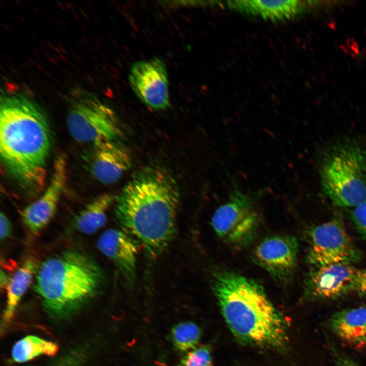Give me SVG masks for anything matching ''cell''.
<instances>
[{
	"mask_svg": "<svg viewBox=\"0 0 366 366\" xmlns=\"http://www.w3.org/2000/svg\"><path fill=\"white\" fill-rule=\"evenodd\" d=\"M115 217L120 229L155 258L173 239L179 201L177 184L158 166L137 172L115 198Z\"/></svg>",
	"mask_w": 366,
	"mask_h": 366,
	"instance_id": "cell-1",
	"label": "cell"
},
{
	"mask_svg": "<svg viewBox=\"0 0 366 366\" xmlns=\"http://www.w3.org/2000/svg\"><path fill=\"white\" fill-rule=\"evenodd\" d=\"M51 135L44 113L20 93L2 96L0 156L5 168L24 188L38 192L44 186Z\"/></svg>",
	"mask_w": 366,
	"mask_h": 366,
	"instance_id": "cell-2",
	"label": "cell"
},
{
	"mask_svg": "<svg viewBox=\"0 0 366 366\" xmlns=\"http://www.w3.org/2000/svg\"><path fill=\"white\" fill-rule=\"evenodd\" d=\"M211 288L224 320L238 341L285 350L287 323L260 284L235 271L219 269L212 274Z\"/></svg>",
	"mask_w": 366,
	"mask_h": 366,
	"instance_id": "cell-3",
	"label": "cell"
},
{
	"mask_svg": "<svg viewBox=\"0 0 366 366\" xmlns=\"http://www.w3.org/2000/svg\"><path fill=\"white\" fill-rule=\"evenodd\" d=\"M97 262L80 250L58 253L38 268L35 289L45 311L56 319L69 317L94 299L105 284Z\"/></svg>",
	"mask_w": 366,
	"mask_h": 366,
	"instance_id": "cell-4",
	"label": "cell"
},
{
	"mask_svg": "<svg viewBox=\"0 0 366 366\" xmlns=\"http://www.w3.org/2000/svg\"><path fill=\"white\" fill-rule=\"evenodd\" d=\"M323 191L333 205L356 206L366 201V147L358 140L338 139L324 150L319 165Z\"/></svg>",
	"mask_w": 366,
	"mask_h": 366,
	"instance_id": "cell-5",
	"label": "cell"
},
{
	"mask_svg": "<svg viewBox=\"0 0 366 366\" xmlns=\"http://www.w3.org/2000/svg\"><path fill=\"white\" fill-rule=\"evenodd\" d=\"M66 124L76 141L95 145L115 141L121 135L114 112L93 94L76 89L69 94Z\"/></svg>",
	"mask_w": 366,
	"mask_h": 366,
	"instance_id": "cell-6",
	"label": "cell"
},
{
	"mask_svg": "<svg viewBox=\"0 0 366 366\" xmlns=\"http://www.w3.org/2000/svg\"><path fill=\"white\" fill-rule=\"evenodd\" d=\"M262 191L254 194L233 184L227 201L219 206L211 218L216 234L224 241L236 247H245L256 237L259 219L255 202Z\"/></svg>",
	"mask_w": 366,
	"mask_h": 366,
	"instance_id": "cell-7",
	"label": "cell"
},
{
	"mask_svg": "<svg viewBox=\"0 0 366 366\" xmlns=\"http://www.w3.org/2000/svg\"><path fill=\"white\" fill-rule=\"evenodd\" d=\"M309 263L316 267L336 263L350 264L360 260L361 253L337 219L312 227L308 232Z\"/></svg>",
	"mask_w": 366,
	"mask_h": 366,
	"instance_id": "cell-8",
	"label": "cell"
},
{
	"mask_svg": "<svg viewBox=\"0 0 366 366\" xmlns=\"http://www.w3.org/2000/svg\"><path fill=\"white\" fill-rule=\"evenodd\" d=\"M298 252V243L295 236L274 235L259 243L254 252L253 260L276 281L288 285L295 272Z\"/></svg>",
	"mask_w": 366,
	"mask_h": 366,
	"instance_id": "cell-9",
	"label": "cell"
},
{
	"mask_svg": "<svg viewBox=\"0 0 366 366\" xmlns=\"http://www.w3.org/2000/svg\"><path fill=\"white\" fill-rule=\"evenodd\" d=\"M129 79L134 93L148 107L162 110L169 106L168 74L160 58L153 57L134 63Z\"/></svg>",
	"mask_w": 366,
	"mask_h": 366,
	"instance_id": "cell-10",
	"label": "cell"
},
{
	"mask_svg": "<svg viewBox=\"0 0 366 366\" xmlns=\"http://www.w3.org/2000/svg\"><path fill=\"white\" fill-rule=\"evenodd\" d=\"M357 271L346 263L316 267L306 277L305 296L312 300H330L345 295L354 291Z\"/></svg>",
	"mask_w": 366,
	"mask_h": 366,
	"instance_id": "cell-11",
	"label": "cell"
},
{
	"mask_svg": "<svg viewBox=\"0 0 366 366\" xmlns=\"http://www.w3.org/2000/svg\"><path fill=\"white\" fill-rule=\"evenodd\" d=\"M67 176V159L64 154L55 160L49 184L37 200L21 212L25 226L33 233L43 229L54 216Z\"/></svg>",
	"mask_w": 366,
	"mask_h": 366,
	"instance_id": "cell-12",
	"label": "cell"
},
{
	"mask_svg": "<svg viewBox=\"0 0 366 366\" xmlns=\"http://www.w3.org/2000/svg\"><path fill=\"white\" fill-rule=\"evenodd\" d=\"M93 146L86 162L92 175L100 182L114 183L131 168L130 155L115 141H105Z\"/></svg>",
	"mask_w": 366,
	"mask_h": 366,
	"instance_id": "cell-13",
	"label": "cell"
},
{
	"mask_svg": "<svg viewBox=\"0 0 366 366\" xmlns=\"http://www.w3.org/2000/svg\"><path fill=\"white\" fill-rule=\"evenodd\" d=\"M98 249L113 262L129 285L136 278L137 243L121 230L109 229L99 237Z\"/></svg>",
	"mask_w": 366,
	"mask_h": 366,
	"instance_id": "cell-14",
	"label": "cell"
},
{
	"mask_svg": "<svg viewBox=\"0 0 366 366\" xmlns=\"http://www.w3.org/2000/svg\"><path fill=\"white\" fill-rule=\"evenodd\" d=\"M332 332L342 340L353 344L364 345L366 336V307L339 311L329 319Z\"/></svg>",
	"mask_w": 366,
	"mask_h": 366,
	"instance_id": "cell-15",
	"label": "cell"
},
{
	"mask_svg": "<svg viewBox=\"0 0 366 366\" xmlns=\"http://www.w3.org/2000/svg\"><path fill=\"white\" fill-rule=\"evenodd\" d=\"M229 8L245 14L258 15L265 19H289L299 11L297 1L236 0L227 2Z\"/></svg>",
	"mask_w": 366,
	"mask_h": 366,
	"instance_id": "cell-16",
	"label": "cell"
},
{
	"mask_svg": "<svg viewBox=\"0 0 366 366\" xmlns=\"http://www.w3.org/2000/svg\"><path fill=\"white\" fill-rule=\"evenodd\" d=\"M115 198L109 193L97 196L75 216L72 221L73 227L84 234L96 233L105 225L107 211Z\"/></svg>",
	"mask_w": 366,
	"mask_h": 366,
	"instance_id": "cell-17",
	"label": "cell"
},
{
	"mask_svg": "<svg viewBox=\"0 0 366 366\" xmlns=\"http://www.w3.org/2000/svg\"><path fill=\"white\" fill-rule=\"evenodd\" d=\"M35 271V264L31 260H26L11 278L6 288L7 299L1 326L5 328L14 317L21 298L27 290Z\"/></svg>",
	"mask_w": 366,
	"mask_h": 366,
	"instance_id": "cell-18",
	"label": "cell"
},
{
	"mask_svg": "<svg viewBox=\"0 0 366 366\" xmlns=\"http://www.w3.org/2000/svg\"><path fill=\"white\" fill-rule=\"evenodd\" d=\"M58 350V346L56 343L30 335L15 343L11 355L14 361L23 363L41 355L53 356Z\"/></svg>",
	"mask_w": 366,
	"mask_h": 366,
	"instance_id": "cell-19",
	"label": "cell"
},
{
	"mask_svg": "<svg viewBox=\"0 0 366 366\" xmlns=\"http://www.w3.org/2000/svg\"><path fill=\"white\" fill-rule=\"evenodd\" d=\"M201 337L199 327L194 323L184 322L174 326L171 332V342L176 350L186 352L196 348Z\"/></svg>",
	"mask_w": 366,
	"mask_h": 366,
	"instance_id": "cell-20",
	"label": "cell"
},
{
	"mask_svg": "<svg viewBox=\"0 0 366 366\" xmlns=\"http://www.w3.org/2000/svg\"><path fill=\"white\" fill-rule=\"evenodd\" d=\"M179 366H212L209 348L202 346L188 352L180 359Z\"/></svg>",
	"mask_w": 366,
	"mask_h": 366,
	"instance_id": "cell-21",
	"label": "cell"
},
{
	"mask_svg": "<svg viewBox=\"0 0 366 366\" xmlns=\"http://www.w3.org/2000/svg\"><path fill=\"white\" fill-rule=\"evenodd\" d=\"M350 217L358 233L366 239V201L355 206Z\"/></svg>",
	"mask_w": 366,
	"mask_h": 366,
	"instance_id": "cell-22",
	"label": "cell"
},
{
	"mask_svg": "<svg viewBox=\"0 0 366 366\" xmlns=\"http://www.w3.org/2000/svg\"><path fill=\"white\" fill-rule=\"evenodd\" d=\"M329 347L333 355L334 366H360L333 345H329Z\"/></svg>",
	"mask_w": 366,
	"mask_h": 366,
	"instance_id": "cell-23",
	"label": "cell"
},
{
	"mask_svg": "<svg viewBox=\"0 0 366 366\" xmlns=\"http://www.w3.org/2000/svg\"><path fill=\"white\" fill-rule=\"evenodd\" d=\"M354 291L360 295L366 296V268L357 269Z\"/></svg>",
	"mask_w": 366,
	"mask_h": 366,
	"instance_id": "cell-24",
	"label": "cell"
},
{
	"mask_svg": "<svg viewBox=\"0 0 366 366\" xmlns=\"http://www.w3.org/2000/svg\"><path fill=\"white\" fill-rule=\"evenodd\" d=\"M0 239L3 241L8 238L12 232L11 223L5 215L2 212L0 214Z\"/></svg>",
	"mask_w": 366,
	"mask_h": 366,
	"instance_id": "cell-25",
	"label": "cell"
},
{
	"mask_svg": "<svg viewBox=\"0 0 366 366\" xmlns=\"http://www.w3.org/2000/svg\"><path fill=\"white\" fill-rule=\"evenodd\" d=\"M11 278L9 277L8 274L5 272L2 269L0 271V285L1 288H7Z\"/></svg>",
	"mask_w": 366,
	"mask_h": 366,
	"instance_id": "cell-26",
	"label": "cell"
},
{
	"mask_svg": "<svg viewBox=\"0 0 366 366\" xmlns=\"http://www.w3.org/2000/svg\"><path fill=\"white\" fill-rule=\"evenodd\" d=\"M364 345H366V336H365V343Z\"/></svg>",
	"mask_w": 366,
	"mask_h": 366,
	"instance_id": "cell-27",
	"label": "cell"
}]
</instances>
